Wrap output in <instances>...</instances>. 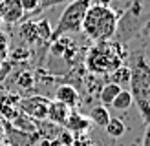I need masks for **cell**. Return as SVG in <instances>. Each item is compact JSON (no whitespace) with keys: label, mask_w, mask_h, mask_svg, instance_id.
<instances>
[{"label":"cell","mask_w":150,"mask_h":146,"mask_svg":"<svg viewBox=\"0 0 150 146\" xmlns=\"http://www.w3.org/2000/svg\"><path fill=\"white\" fill-rule=\"evenodd\" d=\"M0 22H2V20H0Z\"/></svg>","instance_id":"4316f807"},{"label":"cell","mask_w":150,"mask_h":146,"mask_svg":"<svg viewBox=\"0 0 150 146\" xmlns=\"http://www.w3.org/2000/svg\"><path fill=\"white\" fill-rule=\"evenodd\" d=\"M125 58H126L125 44L112 40L95 42L86 55V69L90 73H95V75H110L114 69L123 66Z\"/></svg>","instance_id":"3957f363"},{"label":"cell","mask_w":150,"mask_h":146,"mask_svg":"<svg viewBox=\"0 0 150 146\" xmlns=\"http://www.w3.org/2000/svg\"><path fill=\"white\" fill-rule=\"evenodd\" d=\"M104 130H106V133H108L110 137L117 139V137H123V135H125L126 126H125V122H123L121 119H117V117H112V119L108 121V124L104 126Z\"/></svg>","instance_id":"9a60e30c"},{"label":"cell","mask_w":150,"mask_h":146,"mask_svg":"<svg viewBox=\"0 0 150 146\" xmlns=\"http://www.w3.org/2000/svg\"><path fill=\"white\" fill-rule=\"evenodd\" d=\"M24 18L20 0H0V20L6 24H15Z\"/></svg>","instance_id":"8992f818"},{"label":"cell","mask_w":150,"mask_h":146,"mask_svg":"<svg viewBox=\"0 0 150 146\" xmlns=\"http://www.w3.org/2000/svg\"><path fill=\"white\" fill-rule=\"evenodd\" d=\"M11 69H13V62L11 60H2V62H0V84L9 77Z\"/></svg>","instance_id":"ffe728a7"},{"label":"cell","mask_w":150,"mask_h":146,"mask_svg":"<svg viewBox=\"0 0 150 146\" xmlns=\"http://www.w3.org/2000/svg\"><path fill=\"white\" fill-rule=\"evenodd\" d=\"M130 93L145 124H150V62L143 53L130 57Z\"/></svg>","instance_id":"6da1fadb"},{"label":"cell","mask_w":150,"mask_h":146,"mask_svg":"<svg viewBox=\"0 0 150 146\" xmlns=\"http://www.w3.org/2000/svg\"><path fill=\"white\" fill-rule=\"evenodd\" d=\"M22 4V9H24V13H33L39 9L40 6V0H20Z\"/></svg>","instance_id":"44dd1931"},{"label":"cell","mask_w":150,"mask_h":146,"mask_svg":"<svg viewBox=\"0 0 150 146\" xmlns=\"http://www.w3.org/2000/svg\"><path fill=\"white\" fill-rule=\"evenodd\" d=\"M117 26H119V17L112 7L93 4L86 9L81 31H84L86 36L92 39L93 42H103V40H112L117 35Z\"/></svg>","instance_id":"7a4b0ae2"},{"label":"cell","mask_w":150,"mask_h":146,"mask_svg":"<svg viewBox=\"0 0 150 146\" xmlns=\"http://www.w3.org/2000/svg\"><path fill=\"white\" fill-rule=\"evenodd\" d=\"M40 2H44V0H40ZM51 2H53V4H57V2H62V0H50L48 4H51ZM48 4H46V6H48Z\"/></svg>","instance_id":"cb8c5ba5"},{"label":"cell","mask_w":150,"mask_h":146,"mask_svg":"<svg viewBox=\"0 0 150 146\" xmlns=\"http://www.w3.org/2000/svg\"><path fill=\"white\" fill-rule=\"evenodd\" d=\"M18 102H20V97H18L17 93L4 91L2 95H0V115H2L4 119L15 121V119H17V115L20 113Z\"/></svg>","instance_id":"52a82bcc"},{"label":"cell","mask_w":150,"mask_h":146,"mask_svg":"<svg viewBox=\"0 0 150 146\" xmlns=\"http://www.w3.org/2000/svg\"><path fill=\"white\" fill-rule=\"evenodd\" d=\"M55 100L59 102H62V104H66L70 110H73L75 106L79 104V91H77V88L71 86V84H61V86H57V90H55Z\"/></svg>","instance_id":"ba28073f"},{"label":"cell","mask_w":150,"mask_h":146,"mask_svg":"<svg viewBox=\"0 0 150 146\" xmlns=\"http://www.w3.org/2000/svg\"><path fill=\"white\" fill-rule=\"evenodd\" d=\"M48 106H50V99L42 97V95H31V97H24L18 102V110L20 113L28 115L33 121H44L48 115Z\"/></svg>","instance_id":"5b68a950"},{"label":"cell","mask_w":150,"mask_h":146,"mask_svg":"<svg viewBox=\"0 0 150 146\" xmlns=\"http://www.w3.org/2000/svg\"><path fill=\"white\" fill-rule=\"evenodd\" d=\"M15 84H17V88H20V90H31V88L35 86V77L31 71H20L17 79H15Z\"/></svg>","instance_id":"ac0fdd59"},{"label":"cell","mask_w":150,"mask_h":146,"mask_svg":"<svg viewBox=\"0 0 150 146\" xmlns=\"http://www.w3.org/2000/svg\"><path fill=\"white\" fill-rule=\"evenodd\" d=\"M123 88L121 86H117L114 82H108V84H104L101 88V91H99V100H101V104L103 106H112V102H114V99L117 97V93L121 91Z\"/></svg>","instance_id":"4fadbf2b"},{"label":"cell","mask_w":150,"mask_h":146,"mask_svg":"<svg viewBox=\"0 0 150 146\" xmlns=\"http://www.w3.org/2000/svg\"><path fill=\"white\" fill-rule=\"evenodd\" d=\"M9 36L7 33L0 31V62L2 60H7V55H9Z\"/></svg>","instance_id":"d6986e66"},{"label":"cell","mask_w":150,"mask_h":146,"mask_svg":"<svg viewBox=\"0 0 150 146\" xmlns=\"http://www.w3.org/2000/svg\"><path fill=\"white\" fill-rule=\"evenodd\" d=\"M71 110L62 104V102L59 100H50V106H48V115L46 119L51 121L53 124H59V126H64L66 121H68V115H70Z\"/></svg>","instance_id":"9c48e42d"},{"label":"cell","mask_w":150,"mask_h":146,"mask_svg":"<svg viewBox=\"0 0 150 146\" xmlns=\"http://www.w3.org/2000/svg\"><path fill=\"white\" fill-rule=\"evenodd\" d=\"M90 0H71L62 11L61 18H59L55 29H51V40L64 36L66 33H77L82 27V20H84L86 9L90 7ZM50 40V42H51Z\"/></svg>","instance_id":"277c9868"},{"label":"cell","mask_w":150,"mask_h":146,"mask_svg":"<svg viewBox=\"0 0 150 146\" xmlns=\"http://www.w3.org/2000/svg\"><path fill=\"white\" fill-rule=\"evenodd\" d=\"M71 146H93V142L90 141L88 137H84V135H81L79 139H73V144Z\"/></svg>","instance_id":"7402d4cb"},{"label":"cell","mask_w":150,"mask_h":146,"mask_svg":"<svg viewBox=\"0 0 150 146\" xmlns=\"http://www.w3.org/2000/svg\"><path fill=\"white\" fill-rule=\"evenodd\" d=\"M110 82H114V84H117V86H128V82H130V68L128 66H119L117 69H114L110 73Z\"/></svg>","instance_id":"5bb4252c"},{"label":"cell","mask_w":150,"mask_h":146,"mask_svg":"<svg viewBox=\"0 0 150 146\" xmlns=\"http://www.w3.org/2000/svg\"><path fill=\"white\" fill-rule=\"evenodd\" d=\"M0 142H2V133H0Z\"/></svg>","instance_id":"484cf974"},{"label":"cell","mask_w":150,"mask_h":146,"mask_svg":"<svg viewBox=\"0 0 150 146\" xmlns=\"http://www.w3.org/2000/svg\"><path fill=\"white\" fill-rule=\"evenodd\" d=\"M145 137H143V146H150V124H145Z\"/></svg>","instance_id":"603a6c76"},{"label":"cell","mask_w":150,"mask_h":146,"mask_svg":"<svg viewBox=\"0 0 150 146\" xmlns=\"http://www.w3.org/2000/svg\"><path fill=\"white\" fill-rule=\"evenodd\" d=\"M90 122H93L95 126H99V128H104L108 124V121L112 119V115L108 112V108L106 106H103V104H97L93 106L92 110H90Z\"/></svg>","instance_id":"7c38bea8"},{"label":"cell","mask_w":150,"mask_h":146,"mask_svg":"<svg viewBox=\"0 0 150 146\" xmlns=\"http://www.w3.org/2000/svg\"><path fill=\"white\" fill-rule=\"evenodd\" d=\"M4 93V88H2V84H0V95H2Z\"/></svg>","instance_id":"d4e9b609"},{"label":"cell","mask_w":150,"mask_h":146,"mask_svg":"<svg viewBox=\"0 0 150 146\" xmlns=\"http://www.w3.org/2000/svg\"><path fill=\"white\" fill-rule=\"evenodd\" d=\"M66 130L68 131H71V133H79V135H82L84 131L90 128V119L88 117H84L82 113H79V112H70V115H68V121H66Z\"/></svg>","instance_id":"30bf717a"},{"label":"cell","mask_w":150,"mask_h":146,"mask_svg":"<svg viewBox=\"0 0 150 146\" xmlns=\"http://www.w3.org/2000/svg\"><path fill=\"white\" fill-rule=\"evenodd\" d=\"M132 104H134L132 93H130L128 90H125V88L117 93V97L114 99V102H112V106H114L115 110H123V112H125V110H128Z\"/></svg>","instance_id":"2e32d148"},{"label":"cell","mask_w":150,"mask_h":146,"mask_svg":"<svg viewBox=\"0 0 150 146\" xmlns=\"http://www.w3.org/2000/svg\"><path fill=\"white\" fill-rule=\"evenodd\" d=\"M29 57H31V51L22 44V46H17V48L9 49L7 60H11V62H22V60H29Z\"/></svg>","instance_id":"e0dca14e"},{"label":"cell","mask_w":150,"mask_h":146,"mask_svg":"<svg viewBox=\"0 0 150 146\" xmlns=\"http://www.w3.org/2000/svg\"><path fill=\"white\" fill-rule=\"evenodd\" d=\"M20 36L22 40L29 46H33V44H40L42 39H40V33H39V22H24L20 27Z\"/></svg>","instance_id":"8fae6325"}]
</instances>
